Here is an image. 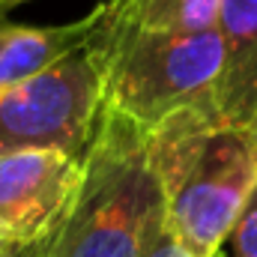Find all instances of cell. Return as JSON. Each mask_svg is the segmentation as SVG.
Masks as SVG:
<instances>
[{"instance_id":"obj_13","label":"cell","mask_w":257,"mask_h":257,"mask_svg":"<svg viewBox=\"0 0 257 257\" xmlns=\"http://www.w3.org/2000/svg\"><path fill=\"white\" fill-rule=\"evenodd\" d=\"M0 248H3V239H0Z\"/></svg>"},{"instance_id":"obj_3","label":"cell","mask_w":257,"mask_h":257,"mask_svg":"<svg viewBox=\"0 0 257 257\" xmlns=\"http://www.w3.org/2000/svg\"><path fill=\"white\" fill-rule=\"evenodd\" d=\"M102 15V12H99ZM105 60V111L144 135L189 108H218L224 69L218 27L209 30H102L93 39Z\"/></svg>"},{"instance_id":"obj_4","label":"cell","mask_w":257,"mask_h":257,"mask_svg":"<svg viewBox=\"0 0 257 257\" xmlns=\"http://www.w3.org/2000/svg\"><path fill=\"white\" fill-rule=\"evenodd\" d=\"M102 108L105 60L99 45L90 42L48 72L0 93V156L15 150H63L84 159Z\"/></svg>"},{"instance_id":"obj_2","label":"cell","mask_w":257,"mask_h":257,"mask_svg":"<svg viewBox=\"0 0 257 257\" xmlns=\"http://www.w3.org/2000/svg\"><path fill=\"white\" fill-rule=\"evenodd\" d=\"M165 218L162 189L150 165L147 135L102 108L84 156V183L42 257H144Z\"/></svg>"},{"instance_id":"obj_8","label":"cell","mask_w":257,"mask_h":257,"mask_svg":"<svg viewBox=\"0 0 257 257\" xmlns=\"http://www.w3.org/2000/svg\"><path fill=\"white\" fill-rule=\"evenodd\" d=\"M221 0H102V30H209Z\"/></svg>"},{"instance_id":"obj_5","label":"cell","mask_w":257,"mask_h":257,"mask_svg":"<svg viewBox=\"0 0 257 257\" xmlns=\"http://www.w3.org/2000/svg\"><path fill=\"white\" fill-rule=\"evenodd\" d=\"M84 183V159L63 150H15L0 156V239L45 242L72 209Z\"/></svg>"},{"instance_id":"obj_10","label":"cell","mask_w":257,"mask_h":257,"mask_svg":"<svg viewBox=\"0 0 257 257\" xmlns=\"http://www.w3.org/2000/svg\"><path fill=\"white\" fill-rule=\"evenodd\" d=\"M144 257H194V254L174 239V233L168 230V221L162 218V221L156 224V230L150 233V242H147V248H144ZM215 257H224V254L218 251Z\"/></svg>"},{"instance_id":"obj_11","label":"cell","mask_w":257,"mask_h":257,"mask_svg":"<svg viewBox=\"0 0 257 257\" xmlns=\"http://www.w3.org/2000/svg\"><path fill=\"white\" fill-rule=\"evenodd\" d=\"M45 254V242H33V245H18V242H3L0 257H42Z\"/></svg>"},{"instance_id":"obj_9","label":"cell","mask_w":257,"mask_h":257,"mask_svg":"<svg viewBox=\"0 0 257 257\" xmlns=\"http://www.w3.org/2000/svg\"><path fill=\"white\" fill-rule=\"evenodd\" d=\"M224 257H257V186L251 189L242 212L236 215L224 245H221Z\"/></svg>"},{"instance_id":"obj_6","label":"cell","mask_w":257,"mask_h":257,"mask_svg":"<svg viewBox=\"0 0 257 257\" xmlns=\"http://www.w3.org/2000/svg\"><path fill=\"white\" fill-rule=\"evenodd\" d=\"M215 27L224 45L215 105L224 120L257 128V0H221Z\"/></svg>"},{"instance_id":"obj_14","label":"cell","mask_w":257,"mask_h":257,"mask_svg":"<svg viewBox=\"0 0 257 257\" xmlns=\"http://www.w3.org/2000/svg\"><path fill=\"white\" fill-rule=\"evenodd\" d=\"M254 138H257V128H254Z\"/></svg>"},{"instance_id":"obj_12","label":"cell","mask_w":257,"mask_h":257,"mask_svg":"<svg viewBox=\"0 0 257 257\" xmlns=\"http://www.w3.org/2000/svg\"><path fill=\"white\" fill-rule=\"evenodd\" d=\"M21 3H30V0H0V15L9 12V9H15V6H21Z\"/></svg>"},{"instance_id":"obj_1","label":"cell","mask_w":257,"mask_h":257,"mask_svg":"<svg viewBox=\"0 0 257 257\" xmlns=\"http://www.w3.org/2000/svg\"><path fill=\"white\" fill-rule=\"evenodd\" d=\"M147 153L168 230L194 257H215L257 186L254 128L189 108L147 132Z\"/></svg>"},{"instance_id":"obj_7","label":"cell","mask_w":257,"mask_h":257,"mask_svg":"<svg viewBox=\"0 0 257 257\" xmlns=\"http://www.w3.org/2000/svg\"><path fill=\"white\" fill-rule=\"evenodd\" d=\"M99 30V6L69 24L54 27H30V24H6L0 21V93L48 72L93 42Z\"/></svg>"}]
</instances>
